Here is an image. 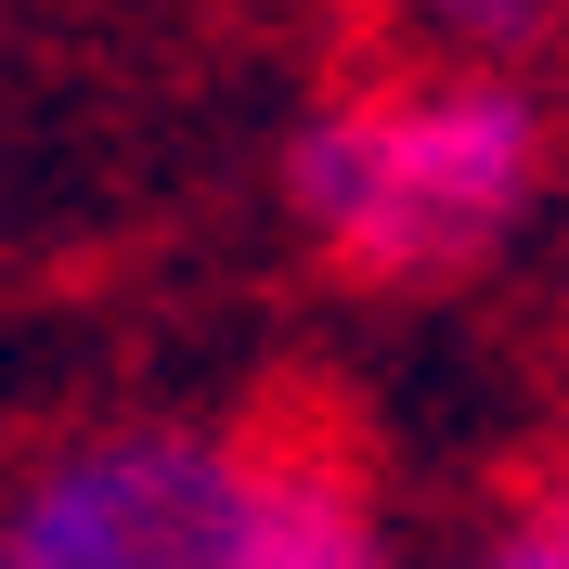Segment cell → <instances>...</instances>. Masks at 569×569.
<instances>
[{
	"label": "cell",
	"mask_w": 569,
	"mask_h": 569,
	"mask_svg": "<svg viewBox=\"0 0 569 569\" xmlns=\"http://www.w3.org/2000/svg\"><path fill=\"white\" fill-rule=\"evenodd\" d=\"M0 569H247V427L104 415L0 492Z\"/></svg>",
	"instance_id": "7a4b0ae2"
},
{
	"label": "cell",
	"mask_w": 569,
	"mask_h": 569,
	"mask_svg": "<svg viewBox=\"0 0 569 569\" xmlns=\"http://www.w3.org/2000/svg\"><path fill=\"white\" fill-rule=\"evenodd\" d=\"M247 569H401L376 466L311 415L247 427Z\"/></svg>",
	"instance_id": "3957f363"
},
{
	"label": "cell",
	"mask_w": 569,
	"mask_h": 569,
	"mask_svg": "<svg viewBox=\"0 0 569 569\" xmlns=\"http://www.w3.org/2000/svg\"><path fill=\"white\" fill-rule=\"evenodd\" d=\"M543 181H557V117L505 66L350 78L284 130V220L389 298L492 272L531 233Z\"/></svg>",
	"instance_id": "6da1fadb"
},
{
	"label": "cell",
	"mask_w": 569,
	"mask_h": 569,
	"mask_svg": "<svg viewBox=\"0 0 569 569\" xmlns=\"http://www.w3.org/2000/svg\"><path fill=\"white\" fill-rule=\"evenodd\" d=\"M453 569H569V492H531V505H505L492 531L466 543Z\"/></svg>",
	"instance_id": "5b68a950"
},
{
	"label": "cell",
	"mask_w": 569,
	"mask_h": 569,
	"mask_svg": "<svg viewBox=\"0 0 569 569\" xmlns=\"http://www.w3.org/2000/svg\"><path fill=\"white\" fill-rule=\"evenodd\" d=\"M557 13L569 0H376L401 66H505V78L557 39Z\"/></svg>",
	"instance_id": "277c9868"
}]
</instances>
